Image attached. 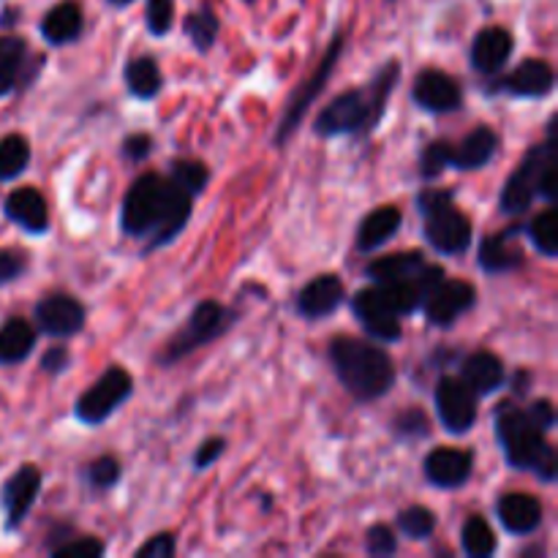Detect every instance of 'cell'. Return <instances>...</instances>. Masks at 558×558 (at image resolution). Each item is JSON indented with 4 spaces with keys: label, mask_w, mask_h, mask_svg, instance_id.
<instances>
[{
    "label": "cell",
    "mask_w": 558,
    "mask_h": 558,
    "mask_svg": "<svg viewBox=\"0 0 558 558\" xmlns=\"http://www.w3.org/2000/svg\"><path fill=\"white\" fill-rule=\"evenodd\" d=\"M194 196L161 174H142L120 207V229L129 238L145 240V254L163 248L185 229Z\"/></svg>",
    "instance_id": "obj_1"
},
{
    "label": "cell",
    "mask_w": 558,
    "mask_h": 558,
    "mask_svg": "<svg viewBox=\"0 0 558 558\" xmlns=\"http://www.w3.org/2000/svg\"><path fill=\"white\" fill-rule=\"evenodd\" d=\"M441 278H445V270L436 265H428L412 281L376 283L371 289H360L352 298L354 316H357V322L371 338L396 343L403 332L401 316L414 314Z\"/></svg>",
    "instance_id": "obj_2"
},
{
    "label": "cell",
    "mask_w": 558,
    "mask_h": 558,
    "mask_svg": "<svg viewBox=\"0 0 558 558\" xmlns=\"http://www.w3.org/2000/svg\"><path fill=\"white\" fill-rule=\"evenodd\" d=\"M401 76V65L396 60L381 65L368 87H354L332 98L316 118L314 131L319 136H360L379 125L387 101Z\"/></svg>",
    "instance_id": "obj_3"
},
{
    "label": "cell",
    "mask_w": 558,
    "mask_h": 558,
    "mask_svg": "<svg viewBox=\"0 0 558 558\" xmlns=\"http://www.w3.org/2000/svg\"><path fill=\"white\" fill-rule=\"evenodd\" d=\"M330 363L343 390L360 403L379 401L396 385V365L390 354L363 338H332Z\"/></svg>",
    "instance_id": "obj_4"
},
{
    "label": "cell",
    "mask_w": 558,
    "mask_h": 558,
    "mask_svg": "<svg viewBox=\"0 0 558 558\" xmlns=\"http://www.w3.org/2000/svg\"><path fill=\"white\" fill-rule=\"evenodd\" d=\"M494 423L507 463L512 469H518V472L537 474L543 483H554L558 474L556 450L545 439L543 430L529 420L526 409H518L510 401L499 403L494 414Z\"/></svg>",
    "instance_id": "obj_5"
},
{
    "label": "cell",
    "mask_w": 558,
    "mask_h": 558,
    "mask_svg": "<svg viewBox=\"0 0 558 558\" xmlns=\"http://www.w3.org/2000/svg\"><path fill=\"white\" fill-rule=\"evenodd\" d=\"M423 213V234L439 254L458 256L472 245V221L452 205V191L425 189L417 196Z\"/></svg>",
    "instance_id": "obj_6"
},
{
    "label": "cell",
    "mask_w": 558,
    "mask_h": 558,
    "mask_svg": "<svg viewBox=\"0 0 558 558\" xmlns=\"http://www.w3.org/2000/svg\"><path fill=\"white\" fill-rule=\"evenodd\" d=\"M558 161V140H556V118H550L548 123V136H545L543 145H534L526 153V158L521 161V167L510 174V180L505 183L501 191V210L507 216H521L529 207L534 205V199L539 196V183H543V174L550 163Z\"/></svg>",
    "instance_id": "obj_7"
},
{
    "label": "cell",
    "mask_w": 558,
    "mask_h": 558,
    "mask_svg": "<svg viewBox=\"0 0 558 558\" xmlns=\"http://www.w3.org/2000/svg\"><path fill=\"white\" fill-rule=\"evenodd\" d=\"M234 325V314L229 308H223L216 300H202L194 311H191L189 322L180 327L172 336V341L163 347V352L158 354V365H174L183 357L194 354L196 349L207 347L216 338H221L229 327Z\"/></svg>",
    "instance_id": "obj_8"
},
{
    "label": "cell",
    "mask_w": 558,
    "mask_h": 558,
    "mask_svg": "<svg viewBox=\"0 0 558 558\" xmlns=\"http://www.w3.org/2000/svg\"><path fill=\"white\" fill-rule=\"evenodd\" d=\"M343 44H347V38H343L341 31H338L336 36H332L330 47H327L325 54L319 58V65L314 69V74H311L308 80H305L303 85L294 90V96L289 98V107H287V112H283L281 123H278L276 136H272V145L283 147L289 140H292L294 131L300 129L303 118L308 114V109L314 107V101L319 98V93L325 90L327 80H330L332 71H336L338 60H341V52H343Z\"/></svg>",
    "instance_id": "obj_9"
},
{
    "label": "cell",
    "mask_w": 558,
    "mask_h": 558,
    "mask_svg": "<svg viewBox=\"0 0 558 558\" xmlns=\"http://www.w3.org/2000/svg\"><path fill=\"white\" fill-rule=\"evenodd\" d=\"M134 392V379L125 368H109L76 398L74 414L76 420H82L85 425H101L123 407L125 401Z\"/></svg>",
    "instance_id": "obj_10"
},
{
    "label": "cell",
    "mask_w": 558,
    "mask_h": 558,
    "mask_svg": "<svg viewBox=\"0 0 558 558\" xmlns=\"http://www.w3.org/2000/svg\"><path fill=\"white\" fill-rule=\"evenodd\" d=\"M436 412L450 434H469L477 423V396L461 379L445 376L436 387Z\"/></svg>",
    "instance_id": "obj_11"
},
{
    "label": "cell",
    "mask_w": 558,
    "mask_h": 558,
    "mask_svg": "<svg viewBox=\"0 0 558 558\" xmlns=\"http://www.w3.org/2000/svg\"><path fill=\"white\" fill-rule=\"evenodd\" d=\"M474 303H477V289H474L472 283L458 281V278L456 281L441 278V281L428 292L423 308L430 325L450 327L456 325L466 311H472Z\"/></svg>",
    "instance_id": "obj_12"
},
{
    "label": "cell",
    "mask_w": 558,
    "mask_h": 558,
    "mask_svg": "<svg viewBox=\"0 0 558 558\" xmlns=\"http://www.w3.org/2000/svg\"><path fill=\"white\" fill-rule=\"evenodd\" d=\"M412 96L420 109L434 114L458 112V109L463 107L461 85H458V80H452V76L441 69L420 71L417 80H414Z\"/></svg>",
    "instance_id": "obj_13"
},
{
    "label": "cell",
    "mask_w": 558,
    "mask_h": 558,
    "mask_svg": "<svg viewBox=\"0 0 558 558\" xmlns=\"http://www.w3.org/2000/svg\"><path fill=\"white\" fill-rule=\"evenodd\" d=\"M85 305L71 294H49L36 305L38 330L52 338H71L85 327Z\"/></svg>",
    "instance_id": "obj_14"
},
{
    "label": "cell",
    "mask_w": 558,
    "mask_h": 558,
    "mask_svg": "<svg viewBox=\"0 0 558 558\" xmlns=\"http://www.w3.org/2000/svg\"><path fill=\"white\" fill-rule=\"evenodd\" d=\"M425 480L436 488L456 490L472 480L474 472V456L461 447H436L423 463Z\"/></svg>",
    "instance_id": "obj_15"
},
{
    "label": "cell",
    "mask_w": 558,
    "mask_h": 558,
    "mask_svg": "<svg viewBox=\"0 0 558 558\" xmlns=\"http://www.w3.org/2000/svg\"><path fill=\"white\" fill-rule=\"evenodd\" d=\"M343 300H347V287H343L341 278L332 276V272H325V276L314 278V281H308L300 289L294 305H298V314L303 319L314 322L336 314L343 305Z\"/></svg>",
    "instance_id": "obj_16"
},
{
    "label": "cell",
    "mask_w": 558,
    "mask_h": 558,
    "mask_svg": "<svg viewBox=\"0 0 558 558\" xmlns=\"http://www.w3.org/2000/svg\"><path fill=\"white\" fill-rule=\"evenodd\" d=\"M556 74L554 65L539 58H529L515 71L496 82L490 93H510L515 98H543L554 90Z\"/></svg>",
    "instance_id": "obj_17"
},
{
    "label": "cell",
    "mask_w": 558,
    "mask_h": 558,
    "mask_svg": "<svg viewBox=\"0 0 558 558\" xmlns=\"http://www.w3.org/2000/svg\"><path fill=\"white\" fill-rule=\"evenodd\" d=\"M38 490H41V472L38 466H22L20 472H14V477L5 480L3 494H0V501H3L5 510V529H16L27 518L31 507L36 505Z\"/></svg>",
    "instance_id": "obj_18"
},
{
    "label": "cell",
    "mask_w": 558,
    "mask_h": 558,
    "mask_svg": "<svg viewBox=\"0 0 558 558\" xmlns=\"http://www.w3.org/2000/svg\"><path fill=\"white\" fill-rule=\"evenodd\" d=\"M5 218L14 221L16 227H22L31 234H44L49 229V210L47 199L41 196V191H36L33 185L25 189H16L5 196Z\"/></svg>",
    "instance_id": "obj_19"
},
{
    "label": "cell",
    "mask_w": 558,
    "mask_h": 558,
    "mask_svg": "<svg viewBox=\"0 0 558 558\" xmlns=\"http://www.w3.org/2000/svg\"><path fill=\"white\" fill-rule=\"evenodd\" d=\"M518 234H521V227H507L505 232L494 234V238H485L480 243L477 262L485 272L490 276H501V272H510L515 267L523 265V251L521 245L515 243Z\"/></svg>",
    "instance_id": "obj_20"
},
{
    "label": "cell",
    "mask_w": 558,
    "mask_h": 558,
    "mask_svg": "<svg viewBox=\"0 0 558 558\" xmlns=\"http://www.w3.org/2000/svg\"><path fill=\"white\" fill-rule=\"evenodd\" d=\"M512 54V36L507 27H485V31L477 33V38H474L472 44V54H469V60H472L474 71H480V74H496V71L501 69V65L510 60Z\"/></svg>",
    "instance_id": "obj_21"
},
{
    "label": "cell",
    "mask_w": 558,
    "mask_h": 558,
    "mask_svg": "<svg viewBox=\"0 0 558 558\" xmlns=\"http://www.w3.org/2000/svg\"><path fill=\"white\" fill-rule=\"evenodd\" d=\"M496 515H499L501 526L510 534H532L537 532L539 523H543V505L539 499L529 494H505L496 505Z\"/></svg>",
    "instance_id": "obj_22"
},
{
    "label": "cell",
    "mask_w": 558,
    "mask_h": 558,
    "mask_svg": "<svg viewBox=\"0 0 558 558\" xmlns=\"http://www.w3.org/2000/svg\"><path fill=\"white\" fill-rule=\"evenodd\" d=\"M499 153V134L488 125H477L472 134L463 136L461 145H452V158L450 167L469 172V169H483L485 163L494 161V156Z\"/></svg>",
    "instance_id": "obj_23"
},
{
    "label": "cell",
    "mask_w": 558,
    "mask_h": 558,
    "mask_svg": "<svg viewBox=\"0 0 558 558\" xmlns=\"http://www.w3.org/2000/svg\"><path fill=\"white\" fill-rule=\"evenodd\" d=\"M82 31H85V14L76 0H63V3L52 5L41 20V36L52 47H65V44L76 41Z\"/></svg>",
    "instance_id": "obj_24"
},
{
    "label": "cell",
    "mask_w": 558,
    "mask_h": 558,
    "mask_svg": "<svg viewBox=\"0 0 558 558\" xmlns=\"http://www.w3.org/2000/svg\"><path fill=\"white\" fill-rule=\"evenodd\" d=\"M461 381L477 398L494 396L499 387H505V365H501V360L496 354L474 352L463 360Z\"/></svg>",
    "instance_id": "obj_25"
},
{
    "label": "cell",
    "mask_w": 558,
    "mask_h": 558,
    "mask_svg": "<svg viewBox=\"0 0 558 558\" xmlns=\"http://www.w3.org/2000/svg\"><path fill=\"white\" fill-rule=\"evenodd\" d=\"M403 216L398 207L385 205L371 210L368 216L360 221L357 229V251L360 254H374L376 248H381L385 243H390L396 238V232L401 229Z\"/></svg>",
    "instance_id": "obj_26"
},
{
    "label": "cell",
    "mask_w": 558,
    "mask_h": 558,
    "mask_svg": "<svg viewBox=\"0 0 558 558\" xmlns=\"http://www.w3.org/2000/svg\"><path fill=\"white\" fill-rule=\"evenodd\" d=\"M428 267L425 256L420 251H407V254L381 256V259L371 262L365 276L376 283H396V281H412L420 272Z\"/></svg>",
    "instance_id": "obj_27"
},
{
    "label": "cell",
    "mask_w": 558,
    "mask_h": 558,
    "mask_svg": "<svg viewBox=\"0 0 558 558\" xmlns=\"http://www.w3.org/2000/svg\"><path fill=\"white\" fill-rule=\"evenodd\" d=\"M123 80L131 96L142 98V101L156 98L163 85L161 69H158L156 58H150V54H136V58H131L123 69Z\"/></svg>",
    "instance_id": "obj_28"
},
{
    "label": "cell",
    "mask_w": 558,
    "mask_h": 558,
    "mask_svg": "<svg viewBox=\"0 0 558 558\" xmlns=\"http://www.w3.org/2000/svg\"><path fill=\"white\" fill-rule=\"evenodd\" d=\"M36 347V330L31 322L11 316L3 327H0V365L22 363L27 354Z\"/></svg>",
    "instance_id": "obj_29"
},
{
    "label": "cell",
    "mask_w": 558,
    "mask_h": 558,
    "mask_svg": "<svg viewBox=\"0 0 558 558\" xmlns=\"http://www.w3.org/2000/svg\"><path fill=\"white\" fill-rule=\"evenodd\" d=\"M27 63V44L20 36H0V96H9Z\"/></svg>",
    "instance_id": "obj_30"
},
{
    "label": "cell",
    "mask_w": 558,
    "mask_h": 558,
    "mask_svg": "<svg viewBox=\"0 0 558 558\" xmlns=\"http://www.w3.org/2000/svg\"><path fill=\"white\" fill-rule=\"evenodd\" d=\"M218 31H221V22H218V14L213 11L210 3H202L199 9L191 11L183 22V33L191 44H194L196 52H210L213 44H216Z\"/></svg>",
    "instance_id": "obj_31"
},
{
    "label": "cell",
    "mask_w": 558,
    "mask_h": 558,
    "mask_svg": "<svg viewBox=\"0 0 558 558\" xmlns=\"http://www.w3.org/2000/svg\"><path fill=\"white\" fill-rule=\"evenodd\" d=\"M31 163V145L22 134H9L0 140V183L20 178Z\"/></svg>",
    "instance_id": "obj_32"
},
{
    "label": "cell",
    "mask_w": 558,
    "mask_h": 558,
    "mask_svg": "<svg viewBox=\"0 0 558 558\" xmlns=\"http://www.w3.org/2000/svg\"><path fill=\"white\" fill-rule=\"evenodd\" d=\"M461 545H463V554L469 558H488L496 554V537L490 532L488 521L480 515L466 518L463 523V532H461Z\"/></svg>",
    "instance_id": "obj_33"
},
{
    "label": "cell",
    "mask_w": 558,
    "mask_h": 558,
    "mask_svg": "<svg viewBox=\"0 0 558 558\" xmlns=\"http://www.w3.org/2000/svg\"><path fill=\"white\" fill-rule=\"evenodd\" d=\"M529 238H532V245L543 256L558 254V213L554 207L539 213V216L529 223Z\"/></svg>",
    "instance_id": "obj_34"
},
{
    "label": "cell",
    "mask_w": 558,
    "mask_h": 558,
    "mask_svg": "<svg viewBox=\"0 0 558 558\" xmlns=\"http://www.w3.org/2000/svg\"><path fill=\"white\" fill-rule=\"evenodd\" d=\"M169 180L174 185L185 191L189 196H199L205 191L207 180H210V172L202 161H189V158H180V161L172 163V172H169Z\"/></svg>",
    "instance_id": "obj_35"
},
{
    "label": "cell",
    "mask_w": 558,
    "mask_h": 558,
    "mask_svg": "<svg viewBox=\"0 0 558 558\" xmlns=\"http://www.w3.org/2000/svg\"><path fill=\"white\" fill-rule=\"evenodd\" d=\"M398 529H401L403 537L409 539H428L436 532V515L428 507H407V510L398 515Z\"/></svg>",
    "instance_id": "obj_36"
},
{
    "label": "cell",
    "mask_w": 558,
    "mask_h": 558,
    "mask_svg": "<svg viewBox=\"0 0 558 558\" xmlns=\"http://www.w3.org/2000/svg\"><path fill=\"white\" fill-rule=\"evenodd\" d=\"M392 434L398 439H407V441H420L430 434V423H428V414L423 409H407V412L398 414L392 420Z\"/></svg>",
    "instance_id": "obj_37"
},
{
    "label": "cell",
    "mask_w": 558,
    "mask_h": 558,
    "mask_svg": "<svg viewBox=\"0 0 558 558\" xmlns=\"http://www.w3.org/2000/svg\"><path fill=\"white\" fill-rule=\"evenodd\" d=\"M450 158H452L450 142L445 140L430 142V145L423 150V156H420V174H423L425 180L439 178L445 169H450Z\"/></svg>",
    "instance_id": "obj_38"
},
{
    "label": "cell",
    "mask_w": 558,
    "mask_h": 558,
    "mask_svg": "<svg viewBox=\"0 0 558 558\" xmlns=\"http://www.w3.org/2000/svg\"><path fill=\"white\" fill-rule=\"evenodd\" d=\"M85 480L90 488L109 490L120 483V463L112 456H101L85 469Z\"/></svg>",
    "instance_id": "obj_39"
},
{
    "label": "cell",
    "mask_w": 558,
    "mask_h": 558,
    "mask_svg": "<svg viewBox=\"0 0 558 558\" xmlns=\"http://www.w3.org/2000/svg\"><path fill=\"white\" fill-rule=\"evenodd\" d=\"M174 25V0H147V31L161 38Z\"/></svg>",
    "instance_id": "obj_40"
},
{
    "label": "cell",
    "mask_w": 558,
    "mask_h": 558,
    "mask_svg": "<svg viewBox=\"0 0 558 558\" xmlns=\"http://www.w3.org/2000/svg\"><path fill=\"white\" fill-rule=\"evenodd\" d=\"M49 554L54 558H101L104 556V543H98L96 537H80L71 539V543L52 545Z\"/></svg>",
    "instance_id": "obj_41"
},
{
    "label": "cell",
    "mask_w": 558,
    "mask_h": 558,
    "mask_svg": "<svg viewBox=\"0 0 558 558\" xmlns=\"http://www.w3.org/2000/svg\"><path fill=\"white\" fill-rule=\"evenodd\" d=\"M365 550L376 558H387L398 550V539L392 534L390 526L379 523V526H371L368 534H365Z\"/></svg>",
    "instance_id": "obj_42"
},
{
    "label": "cell",
    "mask_w": 558,
    "mask_h": 558,
    "mask_svg": "<svg viewBox=\"0 0 558 558\" xmlns=\"http://www.w3.org/2000/svg\"><path fill=\"white\" fill-rule=\"evenodd\" d=\"M27 270V256L16 248H0V287L16 281Z\"/></svg>",
    "instance_id": "obj_43"
},
{
    "label": "cell",
    "mask_w": 558,
    "mask_h": 558,
    "mask_svg": "<svg viewBox=\"0 0 558 558\" xmlns=\"http://www.w3.org/2000/svg\"><path fill=\"white\" fill-rule=\"evenodd\" d=\"M178 545H174V534L163 532L150 537V543H145L142 548H136V558H172Z\"/></svg>",
    "instance_id": "obj_44"
},
{
    "label": "cell",
    "mask_w": 558,
    "mask_h": 558,
    "mask_svg": "<svg viewBox=\"0 0 558 558\" xmlns=\"http://www.w3.org/2000/svg\"><path fill=\"white\" fill-rule=\"evenodd\" d=\"M227 452V439H221V436H213V439H205L199 445V450H196L194 456V469H207L213 466V463L218 461V458Z\"/></svg>",
    "instance_id": "obj_45"
},
{
    "label": "cell",
    "mask_w": 558,
    "mask_h": 558,
    "mask_svg": "<svg viewBox=\"0 0 558 558\" xmlns=\"http://www.w3.org/2000/svg\"><path fill=\"white\" fill-rule=\"evenodd\" d=\"M120 150H123V156L129 158V161H145V158L153 153V136L150 134L125 136L123 145H120Z\"/></svg>",
    "instance_id": "obj_46"
},
{
    "label": "cell",
    "mask_w": 558,
    "mask_h": 558,
    "mask_svg": "<svg viewBox=\"0 0 558 558\" xmlns=\"http://www.w3.org/2000/svg\"><path fill=\"white\" fill-rule=\"evenodd\" d=\"M526 414H529V420H532V423L543 430V434H548V430L556 425V409L548 398H539V401H534L532 407L526 409Z\"/></svg>",
    "instance_id": "obj_47"
},
{
    "label": "cell",
    "mask_w": 558,
    "mask_h": 558,
    "mask_svg": "<svg viewBox=\"0 0 558 558\" xmlns=\"http://www.w3.org/2000/svg\"><path fill=\"white\" fill-rule=\"evenodd\" d=\"M69 360H71L69 349H65V347H52L41 357V371H44V374H52V376L63 374V371L69 368Z\"/></svg>",
    "instance_id": "obj_48"
},
{
    "label": "cell",
    "mask_w": 558,
    "mask_h": 558,
    "mask_svg": "<svg viewBox=\"0 0 558 558\" xmlns=\"http://www.w3.org/2000/svg\"><path fill=\"white\" fill-rule=\"evenodd\" d=\"M3 20H0V25H11V22H16V11H11V9H5L3 11Z\"/></svg>",
    "instance_id": "obj_49"
},
{
    "label": "cell",
    "mask_w": 558,
    "mask_h": 558,
    "mask_svg": "<svg viewBox=\"0 0 558 558\" xmlns=\"http://www.w3.org/2000/svg\"><path fill=\"white\" fill-rule=\"evenodd\" d=\"M109 5H118V9H123V5H131L134 3V0H107Z\"/></svg>",
    "instance_id": "obj_50"
},
{
    "label": "cell",
    "mask_w": 558,
    "mask_h": 558,
    "mask_svg": "<svg viewBox=\"0 0 558 558\" xmlns=\"http://www.w3.org/2000/svg\"><path fill=\"white\" fill-rule=\"evenodd\" d=\"M243 3H256V0H243Z\"/></svg>",
    "instance_id": "obj_51"
}]
</instances>
